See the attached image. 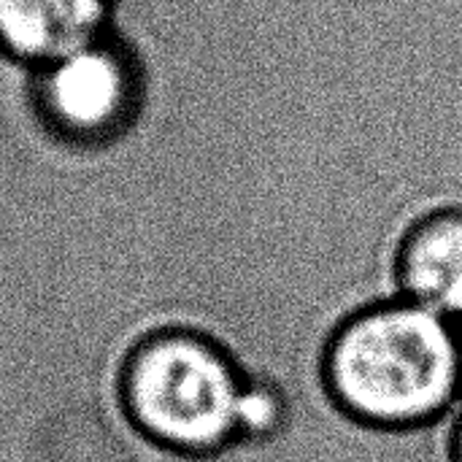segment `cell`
I'll use <instances>...</instances> for the list:
<instances>
[{"mask_svg":"<svg viewBox=\"0 0 462 462\" xmlns=\"http://www.w3.org/2000/svg\"><path fill=\"white\" fill-rule=\"evenodd\" d=\"M319 387L344 420L371 430H420L462 403L457 325L398 295L376 292L325 328Z\"/></svg>","mask_w":462,"mask_h":462,"instance_id":"obj_1","label":"cell"},{"mask_svg":"<svg viewBox=\"0 0 462 462\" xmlns=\"http://www.w3.org/2000/svg\"><path fill=\"white\" fill-rule=\"evenodd\" d=\"M246 371L236 355L198 330L146 338L125 371V406L154 444L208 457L238 441Z\"/></svg>","mask_w":462,"mask_h":462,"instance_id":"obj_2","label":"cell"},{"mask_svg":"<svg viewBox=\"0 0 462 462\" xmlns=\"http://www.w3.org/2000/svg\"><path fill=\"white\" fill-rule=\"evenodd\" d=\"M35 97L43 119L62 138L106 143L125 135L141 116L143 62L111 30L106 38L35 68Z\"/></svg>","mask_w":462,"mask_h":462,"instance_id":"obj_3","label":"cell"},{"mask_svg":"<svg viewBox=\"0 0 462 462\" xmlns=\"http://www.w3.org/2000/svg\"><path fill=\"white\" fill-rule=\"evenodd\" d=\"M382 292L449 322H462V200L406 214L382 252Z\"/></svg>","mask_w":462,"mask_h":462,"instance_id":"obj_4","label":"cell"},{"mask_svg":"<svg viewBox=\"0 0 462 462\" xmlns=\"http://www.w3.org/2000/svg\"><path fill=\"white\" fill-rule=\"evenodd\" d=\"M111 0H0V51L43 68L111 32Z\"/></svg>","mask_w":462,"mask_h":462,"instance_id":"obj_5","label":"cell"},{"mask_svg":"<svg viewBox=\"0 0 462 462\" xmlns=\"http://www.w3.org/2000/svg\"><path fill=\"white\" fill-rule=\"evenodd\" d=\"M444 439H447V457H449V462H462V403L452 417H447Z\"/></svg>","mask_w":462,"mask_h":462,"instance_id":"obj_6","label":"cell"},{"mask_svg":"<svg viewBox=\"0 0 462 462\" xmlns=\"http://www.w3.org/2000/svg\"><path fill=\"white\" fill-rule=\"evenodd\" d=\"M457 344H460V365H462V322H457Z\"/></svg>","mask_w":462,"mask_h":462,"instance_id":"obj_7","label":"cell"}]
</instances>
